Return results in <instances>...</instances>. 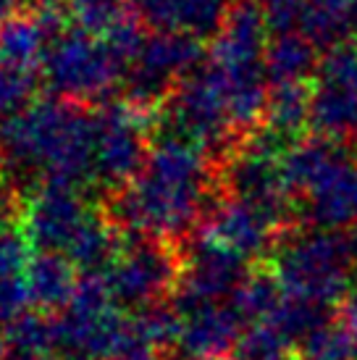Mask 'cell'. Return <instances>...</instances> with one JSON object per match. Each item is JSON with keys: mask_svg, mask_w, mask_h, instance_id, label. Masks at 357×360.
Listing matches in <instances>:
<instances>
[{"mask_svg": "<svg viewBox=\"0 0 357 360\" xmlns=\"http://www.w3.org/2000/svg\"><path fill=\"white\" fill-rule=\"evenodd\" d=\"M3 145L19 166L69 179L79 176L92 160L95 131L69 110L48 105L13 121L3 134Z\"/></svg>", "mask_w": 357, "mask_h": 360, "instance_id": "3957f363", "label": "cell"}, {"mask_svg": "<svg viewBox=\"0 0 357 360\" xmlns=\"http://www.w3.org/2000/svg\"><path fill=\"white\" fill-rule=\"evenodd\" d=\"M266 16L268 27L276 32H292L294 24H299L305 0H252Z\"/></svg>", "mask_w": 357, "mask_h": 360, "instance_id": "44dd1931", "label": "cell"}, {"mask_svg": "<svg viewBox=\"0 0 357 360\" xmlns=\"http://www.w3.org/2000/svg\"><path fill=\"white\" fill-rule=\"evenodd\" d=\"M228 6L231 0H145V13L169 32L208 34L226 21Z\"/></svg>", "mask_w": 357, "mask_h": 360, "instance_id": "8fae6325", "label": "cell"}, {"mask_svg": "<svg viewBox=\"0 0 357 360\" xmlns=\"http://www.w3.org/2000/svg\"><path fill=\"white\" fill-rule=\"evenodd\" d=\"M310 124L331 140L357 137V45H337L320 60Z\"/></svg>", "mask_w": 357, "mask_h": 360, "instance_id": "277c9868", "label": "cell"}, {"mask_svg": "<svg viewBox=\"0 0 357 360\" xmlns=\"http://www.w3.org/2000/svg\"><path fill=\"white\" fill-rule=\"evenodd\" d=\"M113 58H121L116 45L100 48L84 40H71L56 51L50 74L63 90L89 95L100 92L113 79Z\"/></svg>", "mask_w": 357, "mask_h": 360, "instance_id": "9c48e42d", "label": "cell"}, {"mask_svg": "<svg viewBox=\"0 0 357 360\" xmlns=\"http://www.w3.org/2000/svg\"><path fill=\"white\" fill-rule=\"evenodd\" d=\"M313 119V87L308 82H281L271 84L266 108V129L284 142L297 140V134Z\"/></svg>", "mask_w": 357, "mask_h": 360, "instance_id": "7c38bea8", "label": "cell"}, {"mask_svg": "<svg viewBox=\"0 0 357 360\" xmlns=\"http://www.w3.org/2000/svg\"><path fill=\"white\" fill-rule=\"evenodd\" d=\"M355 221H357V219H355Z\"/></svg>", "mask_w": 357, "mask_h": 360, "instance_id": "4316f807", "label": "cell"}, {"mask_svg": "<svg viewBox=\"0 0 357 360\" xmlns=\"http://www.w3.org/2000/svg\"><path fill=\"white\" fill-rule=\"evenodd\" d=\"M169 274V258L160 250H134L126 260H121L116 274H110L108 287L121 300H145L166 284Z\"/></svg>", "mask_w": 357, "mask_h": 360, "instance_id": "5bb4252c", "label": "cell"}, {"mask_svg": "<svg viewBox=\"0 0 357 360\" xmlns=\"http://www.w3.org/2000/svg\"><path fill=\"white\" fill-rule=\"evenodd\" d=\"M357 237L339 229L302 231L281 248L276 281L287 297L328 308L355 290Z\"/></svg>", "mask_w": 357, "mask_h": 360, "instance_id": "7a4b0ae2", "label": "cell"}, {"mask_svg": "<svg viewBox=\"0 0 357 360\" xmlns=\"http://www.w3.org/2000/svg\"><path fill=\"white\" fill-rule=\"evenodd\" d=\"M103 129L95 131L92 158L98 163V171L108 179H121L126 171L134 169L139 160V127L126 113H110Z\"/></svg>", "mask_w": 357, "mask_h": 360, "instance_id": "30bf717a", "label": "cell"}, {"mask_svg": "<svg viewBox=\"0 0 357 360\" xmlns=\"http://www.w3.org/2000/svg\"><path fill=\"white\" fill-rule=\"evenodd\" d=\"M11 6H13V0H0V19L6 16V11H8Z\"/></svg>", "mask_w": 357, "mask_h": 360, "instance_id": "d4e9b609", "label": "cell"}, {"mask_svg": "<svg viewBox=\"0 0 357 360\" xmlns=\"http://www.w3.org/2000/svg\"><path fill=\"white\" fill-rule=\"evenodd\" d=\"M355 166L357 163L347 148H342L339 140H331L323 134L316 140L292 142L281 158L289 190L292 195H302L305 200Z\"/></svg>", "mask_w": 357, "mask_h": 360, "instance_id": "ba28073f", "label": "cell"}, {"mask_svg": "<svg viewBox=\"0 0 357 360\" xmlns=\"http://www.w3.org/2000/svg\"><path fill=\"white\" fill-rule=\"evenodd\" d=\"M205 184L208 163L197 142L176 137L152 153L142 181L126 198V216L155 234H178L197 219Z\"/></svg>", "mask_w": 357, "mask_h": 360, "instance_id": "6da1fadb", "label": "cell"}, {"mask_svg": "<svg viewBox=\"0 0 357 360\" xmlns=\"http://www.w3.org/2000/svg\"><path fill=\"white\" fill-rule=\"evenodd\" d=\"M27 77L24 74H16L13 69H0V110L3 108H11V105H16L21 103V98L27 95Z\"/></svg>", "mask_w": 357, "mask_h": 360, "instance_id": "7402d4cb", "label": "cell"}, {"mask_svg": "<svg viewBox=\"0 0 357 360\" xmlns=\"http://www.w3.org/2000/svg\"><path fill=\"white\" fill-rule=\"evenodd\" d=\"M357 30V0H305L299 32L308 34L318 48L344 45Z\"/></svg>", "mask_w": 357, "mask_h": 360, "instance_id": "4fadbf2b", "label": "cell"}, {"mask_svg": "<svg viewBox=\"0 0 357 360\" xmlns=\"http://www.w3.org/2000/svg\"><path fill=\"white\" fill-rule=\"evenodd\" d=\"M318 66V45L302 32H278L276 40L268 42L266 71L271 84L308 82Z\"/></svg>", "mask_w": 357, "mask_h": 360, "instance_id": "9a60e30c", "label": "cell"}, {"mask_svg": "<svg viewBox=\"0 0 357 360\" xmlns=\"http://www.w3.org/2000/svg\"><path fill=\"white\" fill-rule=\"evenodd\" d=\"M242 323L237 305L221 300H178L176 345L184 360H226L239 345Z\"/></svg>", "mask_w": 357, "mask_h": 360, "instance_id": "5b68a950", "label": "cell"}, {"mask_svg": "<svg viewBox=\"0 0 357 360\" xmlns=\"http://www.w3.org/2000/svg\"><path fill=\"white\" fill-rule=\"evenodd\" d=\"M197 58V45L192 37H166L145 48V63L139 71V87L145 95L158 92L178 71L189 69Z\"/></svg>", "mask_w": 357, "mask_h": 360, "instance_id": "2e32d148", "label": "cell"}, {"mask_svg": "<svg viewBox=\"0 0 357 360\" xmlns=\"http://www.w3.org/2000/svg\"><path fill=\"white\" fill-rule=\"evenodd\" d=\"M77 6L87 24H105L119 11L121 0H77Z\"/></svg>", "mask_w": 357, "mask_h": 360, "instance_id": "603a6c76", "label": "cell"}, {"mask_svg": "<svg viewBox=\"0 0 357 360\" xmlns=\"http://www.w3.org/2000/svg\"><path fill=\"white\" fill-rule=\"evenodd\" d=\"M34 237L45 248H69L71 255L95 260L103 250V234L69 195H45L32 213Z\"/></svg>", "mask_w": 357, "mask_h": 360, "instance_id": "52a82bcc", "label": "cell"}, {"mask_svg": "<svg viewBox=\"0 0 357 360\" xmlns=\"http://www.w3.org/2000/svg\"><path fill=\"white\" fill-rule=\"evenodd\" d=\"M66 360H89V358H66Z\"/></svg>", "mask_w": 357, "mask_h": 360, "instance_id": "484cf974", "label": "cell"}, {"mask_svg": "<svg viewBox=\"0 0 357 360\" xmlns=\"http://www.w3.org/2000/svg\"><path fill=\"white\" fill-rule=\"evenodd\" d=\"M42 37H45L42 27H34V24H16V27L6 30V34L0 37V60H3V66L21 69L27 60L34 58Z\"/></svg>", "mask_w": 357, "mask_h": 360, "instance_id": "ffe728a7", "label": "cell"}, {"mask_svg": "<svg viewBox=\"0 0 357 360\" xmlns=\"http://www.w3.org/2000/svg\"><path fill=\"white\" fill-rule=\"evenodd\" d=\"M56 334L37 319H19L6 337V360H50Z\"/></svg>", "mask_w": 357, "mask_h": 360, "instance_id": "ac0fdd59", "label": "cell"}, {"mask_svg": "<svg viewBox=\"0 0 357 360\" xmlns=\"http://www.w3.org/2000/svg\"><path fill=\"white\" fill-rule=\"evenodd\" d=\"M281 224L284 219H278L276 213H271L263 205L234 198L216 208L208 231H205V240L216 242L221 248L237 252L239 258L249 260L271 250Z\"/></svg>", "mask_w": 357, "mask_h": 360, "instance_id": "8992f818", "label": "cell"}, {"mask_svg": "<svg viewBox=\"0 0 357 360\" xmlns=\"http://www.w3.org/2000/svg\"><path fill=\"white\" fill-rule=\"evenodd\" d=\"M342 323L349 329L352 340L357 342V287L344 297V308H342Z\"/></svg>", "mask_w": 357, "mask_h": 360, "instance_id": "cb8c5ba5", "label": "cell"}, {"mask_svg": "<svg viewBox=\"0 0 357 360\" xmlns=\"http://www.w3.org/2000/svg\"><path fill=\"white\" fill-rule=\"evenodd\" d=\"M71 276L66 266L56 258H42L32 274V297L42 305H60L69 300Z\"/></svg>", "mask_w": 357, "mask_h": 360, "instance_id": "d6986e66", "label": "cell"}, {"mask_svg": "<svg viewBox=\"0 0 357 360\" xmlns=\"http://www.w3.org/2000/svg\"><path fill=\"white\" fill-rule=\"evenodd\" d=\"M299 360H355L357 342L344 323H334L328 319L310 329L302 340L297 342Z\"/></svg>", "mask_w": 357, "mask_h": 360, "instance_id": "e0dca14e", "label": "cell"}]
</instances>
